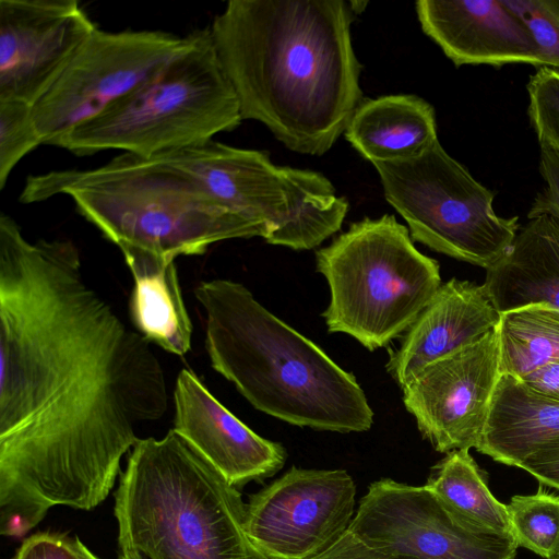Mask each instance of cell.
Instances as JSON below:
<instances>
[{
	"label": "cell",
	"instance_id": "obj_1",
	"mask_svg": "<svg viewBox=\"0 0 559 559\" xmlns=\"http://www.w3.org/2000/svg\"><path fill=\"white\" fill-rule=\"evenodd\" d=\"M85 281L69 240L0 215V533L108 497L142 424L168 408L163 367Z\"/></svg>",
	"mask_w": 559,
	"mask_h": 559
},
{
	"label": "cell",
	"instance_id": "obj_2",
	"mask_svg": "<svg viewBox=\"0 0 559 559\" xmlns=\"http://www.w3.org/2000/svg\"><path fill=\"white\" fill-rule=\"evenodd\" d=\"M354 13L343 0L228 1L209 29L242 120L290 151L328 152L362 100Z\"/></svg>",
	"mask_w": 559,
	"mask_h": 559
},
{
	"label": "cell",
	"instance_id": "obj_3",
	"mask_svg": "<svg viewBox=\"0 0 559 559\" xmlns=\"http://www.w3.org/2000/svg\"><path fill=\"white\" fill-rule=\"evenodd\" d=\"M212 367L258 411L287 424L364 432L373 412L356 378L264 308L242 284L201 282Z\"/></svg>",
	"mask_w": 559,
	"mask_h": 559
},
{
	"label": "cell",
	"instance_id": "obj_4",
	"mask_svg": "<svg viewBox=\"0 0 559 559\" xmlns=\"http://www.w3.org/2000/svg\"><path fill=\"white\" fill-rule=\"evenodd\" d=\"M115 516L120 551L145 559H267L246 532L237 487L174 429L132 448Z\"/></svg>",
	"mask_w": 559,
	"mask_h": 559
},
{
	"label": "cell",
	"instance_id": "obj_5",
	"mask_svg": "<svg viewBox=\"0 0 559 559\" xmlns=\"http://www.w3.org/2000/svg\"><path fill=\"white\" fill-rule=\"evenodd\" d=\"M59 194L70 197L76 211L117 246L171 259L202 254L223 240L260 237L187 175L129 153L92 169L29 176L19 200L29 204Z\"/></svg>",
	"mask_w": 559,
	"mask_h": 559
},
{
	"label": "cell",
	"instance_id": "obj_6",
	"mask_svg": "<svg viewBox=\"0 0 559 559\" xmlns=\"http://www.w3.org/2000/svg\"><path fill=\"white\" fill-rule=\"evenodd\" d=\"M242 121L209 27L186 36L160 70L50 145L84 156L120 150L144 158L205 143Z\"/></svg>",
	"mask_w": 559,
	"mask_h": 559
},
{
	"label": "cell",
	"instance_id": "obj_7",
	"mask_svg": "<svg viewBox=\"0 0 559 559\" xmlns=\"http://www.w3.org/2000/svg\"><path fill=\"white\" fill-rule=\"evenodd\" d=\"M316 262L330 288L322 312L329 332L369 350L404 334L442 284L439 263L389 214L353 223L316 252Z\"/></svg>",
	"mask_w": 559,
	"mask_h": 559
},
{
	"label": "cell",
	"instance_id": "obj_8",
	"mask_svg": "<svg viewBox=\"0 0 559 559\" xmlns=\"http://www.w3.org/2000/svg\"><path fill=\"white\" fill-rule=\"evenodd\" d=\"M151 158L193 179L271 245L313 249L340 230L348 211L322 174L277 166L263 151L211 140Z\"/></svg>",
	"mask_w": 559,
	"mask_h": 559
},
{
	"label": "cell",
	"instance_id": "obj_9",
	"mask_svg": "<svg viewBox=\"0 0 559 559\" xmlns=\"http://www.w3.org/2000/svg\"><path fill=\"white\" fill-rule=\"evenodd\" d=\"M372 165L386 201L405 219L413 240L486 270L511 247L520 228L518 216H499L495 193L439 140L417 157Z\"/></svg>",
	"mask_w": 559,
	"mask_h": 559
},
{
	"label": "cell",
	"instance_id": "obj_10",
	"mask_svg": "<svg viewBox=\"0 0 559 559\" xmlns=\"http://www.w3.org/2000/svg\"><path fill=\"white\" fill-rule=\"evenodd\" d=\"M186 43L163 31L106 32L87 37L52 86L32 106L43 144L92 120L160 70Z\"/></svg>",
	"mask_w": 559,
	"mask_h": 559
},
{
	"label": "cell",
	"instance_id": "obj_11",
	"mask_svg": "<svg viewBox=\"0 0 559 559\" xmlns=\"http://www.w3.org/2000/svg\"><path fill=\"white\" fill-rule=\"evenodd\" d=\"M371 548L408 559H515L512 536L478 528L427 486L382 478L359 500L348 528Z\"/></svg>",
	"mask_w": 559,
	"mask_h": 559
},
{
	"label": "cell",
	"instance_id": "obj_12",
	"mask_svg": "<svg viewBox=\"0 0 559 559\" xmlns=\"http://www.w3.org/2000/svg\"><path fill=\"white\" fill-rule=\"evenodd\" d=\"M345 469L292 467L246 503V532L267 559H309L344 535L356 512Z\"/></svg>",
	"mask_w": 559,
	"mask_h": 559
},
{
	"label": "cell",
	"instance_id": "obj_13",
	"mask_svg": "<svg viewBox=\"0 0 559 559\" xmlns=\"http://www.w3.org/2000/svg\"><path fill=\"white\" fill-rule=\"evenodd\" d=\"M500 377L495 329L423 368L401 388L403 403L436 451L476 449Z\"/></svg>",
	"mask_w": 559,
	"mask_h": 559
},
{
	"label": "cell",
	"instance_id": "obj_14",
	"mask_svg": "<svg viewBox=\"0 0 559 559\" xmlns=\"http://www.w3.org/2000/svg\"><path fill=\"white\" fill-rule=\"evenodd\" d=\"M96 28L75 0H0V100L33 106Z\"/></svg>",
	"mask_w": 559,
	"mask_h": 559
},
{
	"label": "cell",
	"instance_id": "obj_15",
	"mask_svg": "<svg viewBox=\"0 0 559 559\" xmlns=\"http://www.w3.org/2000/svg\"><path fill=\"white\" fill-rule=\"evenodd\" d=\"M174 403L173 429L230 485L271 477L284 466V447L246 426L190 370L179 372Z\"/></svg>",
	"mask_w": 559,
	"mask_h": 559
},
{
	"label": "cell",
	"instance_id": "obj_16",
	"mask_svg": "<svg viewBox=\"0 0 559 559\" xmlns=\"http://www.w3.org/2000/svg\"><path fill=\"white\" fill-rule=\"evenodd\" d=\"M415 7L424 33L456 67L540 68L530 31L504 0H419Z\"/></svg>",
	"mask_w": 559,
	"mask_h": 559
},
{
	"label": "cell",
	"instance_id": "obj_17",
	"mask_svg": "<svg viewBox=\"0 0 559 559\" xmlns=\"http://www.w3.org/2000/svg\"><path fill=\"white\" fill-rule=\"evenodd\" d=\"M500 313L485 285L451 278L441 284L401 345L390 353L386 371L403 388L423 368L495 330Z\"/></svg>",
	"mask_w": 559,
	"mask_h": 559
},
{
	"label": "cell",
	"instance_id": "obj_18",
	"mask_svg": "<svg viewBox=\"0 0 559 559\" xmlns=\"http://www.w3.org/2000/svg\"><path fill=\"white\" fill-rule=\"evenodd\" d=\"M484 285L500 314L532 305L559 309V221L548 215L528 219L507 253L487 269Z\"/></svg>",
	"mask_w": 559,
	"mask_h": 559
},
{
	"label": "cell",
	"instance_id": "obj_19",
	"mask_svg": "<svg viewBox=\"0 0 559 559\" xmlns=\"http://www.w3.org/2000/svg\"><path fill=\"white\" fill-rule=\"evenodd\" d=\"M133 277L130 314L140 334L166 352L183 356L191 348L192 322L175 260L132 245H119Z\"/></svg>",
	"mask_w": 559,
	"mask_h": 559
},
{
	"label": "cell",
	"instance_id": "obj_20",
	"mask_svg": "<svg viewBox=\"0 0 559 559\" xmlns=\"http://www.w3.org/2000/svg\"><path fill=\"white\" fill-rule=\"evenodd\" d=\"M344 133L372 164L417 157L438 141L433 107L406 94L361 100Z\"/></svg>",
	"mask_w": 559,
	"mask_h": 559
},
{
	"label": "cell",
	"instance_id": "obj_21",
	"mask_svg": "<svg viewBox=\"0 0 559 559\" xmlns=\"http://www.w3.org/2000/svg\"><path fill=\"white\" fill-rule=\"evenodd\" d=\"M559 439V401L501 376L476 450L493 461L519 467L540 447Z\"/></svg>",
	"mask_w": 559,
	"mask_h": 559
},
{
	"label": "cell",
	"instance_id": "obj_22",
	"mask_svg": "<svg viewBox=\"0 0 559 559\" xmlns=\"http://www.w3.org/2000/svg\"><path fill=\"white\" fill-rule=\"evenodd\" d=\"M425 486L469 524L512 536L507 504L491 493L469 450L447 453L432 467Z\"/></svg>",
	"mask_w": 559,
	"mask_h": 559
},
{
	"label": "cell",
	"instance_id": "obj_23",
	"mask_svg": "<svg viewBox=\"0 0 559 559\" xmlns=\"http://www.w3.org/2000/svg\"><path fill=\"white\" fill-rule=\"evenodd\" d=\"M496 331L501 376L521 380L559 361V309L532 305L501 313Z\"/></svg>",
	"mask_w": 559,
	"mask_h": 559
},
{
	"label": "cell",
	"instance_id": "obj_24",
	"mask_svg": "<svg viewBox=\"0 0 559 559\" xmlns=\"http://www.w3.org/2000/svg\"><path fill=\"white\" fill-rule=\"evenodd\" d=\"M507 510L518 546L545 559L559 558V496L540 486L534 495L513 496Z\"/></svg>",
	"mask_w": 559,
	"mask_h": 559
},
{
	"label": "cell",
	"instance_id": "obj_25",
	"mask_svg": "<svg viewBox=\"0 0 559 559\" xmlns=\"http://www.w3.org/2000/svg\"><path fill=\"white\" fill-rule=\"evenodd\" d=\"M40 144L32 105L14 99L0 100V189L17 163Z\"/></svg>",
	"mask_w": 559,
	"mask_h": 559
},
{
	"label": "cell",
	"instance_id": "obj_26",
	"mask_svg": "<svg viewBox=\"0 0 559 559\" xmlns=\"http://www.w3.org/2000/svg\"><path fill=\"white\" fill-rule=\"evenodd\" d=\"M526 87L528 118L539 144L559 154V71L538 68Z\"/></svg>",
	"mask_w": 559,
	"mask_h": 559
},
{
	"label": "cell",
	"instance_id": "obj_27",
	"mask_svg": "<svg viewBox=\"0 0 559 559\" xmlns=\"http://www.w3.org/2000/svg\"><path fill=\"white\" fill-rule=\"evenodd\" d=\"M530 31L540 68L559 71V0H504Z\"/></svg>",
	"mask_w": 559,
	"mask_h": 559
},
{
	"label": "cell",
	"instance_id": "obj_28",
	"mask_svg": "<svg viewBox=\"0 0 559 559\" xmlns=\"http://www.w3.org/2000/svg\"><path fill=\"white\" fill-rule=\"evenodd\" d=\"M539 171L546 183L528 210V219L548 215L559 221V154L540 144Z\"/></svg>",
	"mask_w": 559,
	"mask_h": 559
},
{
	"label": "cell",
	"instance_id": "obj_29",
	"mask_svg": "<svg viewBox=\"0 0 559 559\" xmlns=\"http://www.w3.org/2000/svg\"><path fill=\"white\" fill-rule=\"evenodd\" d=\"M13 559H83L75 539L53 533H37L28 536Z\"/></svg>",
	"mask_w": 559,
	"mask_h": 559
},
{
	"label": "cell",
	"instance_id": "obj_30",
	"mask_svg": "<svg viewBox=\"0 0 559 559\" xmlns=\"http://www.w3.org/2000/svg\"><path fill=\"white\" fill-rule=\"evenodd\" d=\"M533 475L542 485L559 490V439L533 452L519 466Z\"/></svg>",
	"mask_w": 559,
	"mask_h": 559
},
{
	"label": "cell",
	"instance_id": "obj_31",
	"mask_svg": "<svg viewBox=\"0 0 559 559\" xmlns=\"http://www.w3.org/2000/svg\"><path fill=\"white\" fill-rule=\"evenodd\" d=\"M309 559H408L369 547L347 531L332 546Z\"/></svg>",
	"mask_w": 559,
	"mask_h": 559
},
{
	"label": "cell",
	"instance_id": "obj_32",
	"mask_svg": "<svg viewBox=\"0 0 559 559\" xmlns=\"http://www.w3.org/2000/svg\"><path fill=\"white\" fill-rule=\"evenodd\" d=\"M520 381L530 390L559 401V361L545 365Z\"/></svg>",
	"mask_w": 559,
	"mask_h": 559
},
{
	"label": "cell",
	"instance_id": "obj_33",
	"mask_svg": "<svg viewBox=\"0 0 559 559\" xmlns=\"http://www.w3.org/2000/svg\"><path fill=\"white\" fill-rule=\"evenodd\" d=\"M76 546L83 557V559H100L96 555H94L80 539L75 537Z\"/></svg>",
	"mask_w": 559,
	"mask_h": 559
},
{
	"label": "cell",
	"instance_id": "obj_34",
	"mask_svg": "<svg viewBox=\"0 0 559 559\" xmlns=\"http://www.w3.org/2000/svg\"><path fill=\"white\" fill-rule=\"evenodd\" d=\"M118 559H145V558L136 551L126 550V551H120Z\"/></svg>",
	"mask_w": 559,
	"mask_h": 559
},
{
	"label": "cell",
	"instance_id": "obj_35",
	"mask_svg": "<svg viewBox=\"0 0 559 559\" xmlns=\"http://www.w3.org/2000/svg\"><path fill=\"white\" fill-rule=\"evenodd\" d=\"M557 559H559V558H557Z\"/></svg>",
	"mask_w": 559,
	"mask_h": 559
}]
</instances>
